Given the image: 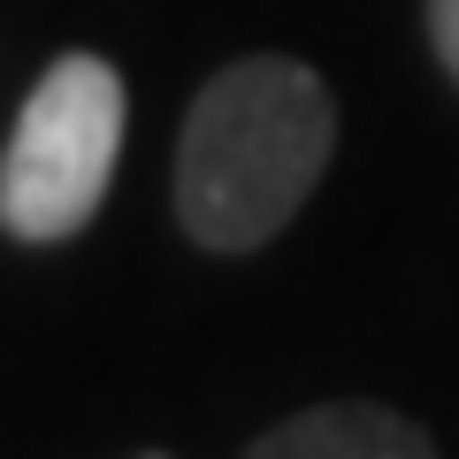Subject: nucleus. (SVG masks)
Here are the masks:
<instances>
[{"label": "nucleus", "mask_w": 459, "mask_h": 459, "mask_svg": "<svg viewBox=\"0 0 459 459\" xmlns=\"http://www.w3.org/2000/svg\"><path fill=\"white\" fill-rule=\"evenodd\" d=\"M153 459H161V452H153Z\"/></svg>", "instance_id": "nucleus-5"}, {"label": "nucleus", "mask_w": 459, "mask_h": 459, "mask_svg": "<svg viewBox=\"0 0 459 459\" xmlns=\"http://www.w3.org/2000/svg\"><path fill=\"white\" fill-rule=\"evenodd\" d=\"M337 146V100L291 54H253L207 77L177 138V214L207 253L268 246Z\"/></svg>", "instance_id": "nucleus-1"}, {"label": "nucleus", "mask_w": 459, "mask_h": 459, "mask_svg": "<svg viewBox=\"0 0 459 459\" xmlns=\"http://www.w3.org/2000/svg\"><path fill=\"white\" fill-rule=\"evenodd\" d=\"M429 47H437V62L459 84V0H429Z\"/></svg>", "instance_id": "nucleus-4"}, {"label": "nucleus", "mask_w": 459, "mask_h": 459, "mask_svg": "<svg viewBox=\"0 0 459 459\" xmlns=\"http://www.w3.org/2000/svg\"><path fill=\"white\" fill-rule=\"evenodd\" d=\"M131 100L100 54H62L31 84L0 153V230L23 246H62L100 214L123 161Z\"/></svg>", "instance_id": "nucleus-2"}, {"label": "nucleus", "mask_w": 459, "mask_h": 459, "mask_svg": "<svg viewBox=\"0 0 459 459\" xmlns=\"http://www.w3.org/2000/svg\"><path fill=\"white\" fill-rule=\"evenodd\" d=\"M246 459H437V444L391 406H307L291 421H276Z\"/></svg>", "instance_id": "nucleus-3"}]
</instances>
